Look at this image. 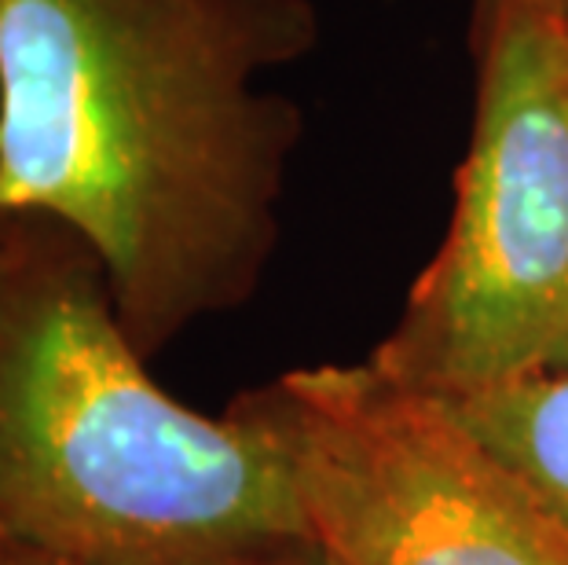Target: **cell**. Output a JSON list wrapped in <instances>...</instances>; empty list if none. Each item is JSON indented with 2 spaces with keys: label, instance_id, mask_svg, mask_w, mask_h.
Wrapping results in <instances>:
<instances>
[{
  "label": "cell",
  "instance_id": "6",
  "mask_svg": "<svg viewBox=\"0 0 568 565\" xmlns=\"http://www.w3.org/2000/svg\"><path fill=\"white\" fill-rule=\"evenodd\" d=\"M246 565H323V562L308 544H290L283 551H272V555H264L257 562H246Z\"/></svg>",
  "mask_w": 568,
  "mask_h": 565
},
{
  "label": "cell",
  "instance_id": "7",
  "mask_svg": "<svg viewBox=\"0 0 568 565\" xmlns=\"http://www.w3.org/2000/svg\"><path fill=\"white\" fill-rule=\"evenodd\" d=\"M22 224H27V218H0V272H4L11 264V258H16L19 239H22Z\"/></svg>",
  "mask_w": 568,
  "mask_h": 565
},
{
  "label": "cell",
  "instance_id": "10",
  "mask_svg": "<svg viewBox=\"0 0 568 565\" xmlns=\"http://www.w3.org/2000/svg\"><path fill=\"white\" fill-rule=\"evenodd\" d=\"M558 4H561V0H558Z\"/></svg>",
  "mask_w": 568,
  "mask_h": 565
},
{
  "label": "cell",
  "instance_id": "1",
  "mask_svg": "<svg viewBox=\"0 0 568 565\" xmlns=\"http://www.w3.org/2000/svg\"><path fill=\"white\" fill-rule=\"evenodd\" d=\"M312 0H0V218L70 228L143 360L246 305L305 132Z\"/></svg>",
  "mask_w": 568,
  "mask_h": 565
},
{
  "label": "cell",
  "instance_id": "4",
  "mask_svg": "<svg viewBox=\"0 0 568 565\" xmlns=\"http://www.w3.org/2000/svg\"><path fill=\"white\" fill-rule=\"evenodd\" d=\"M323 565H568V536L440 396L364 364L268 390Z\"/></svg>",
  "mask_w": 568,
  "mask_h": 565
},
{
  "label": "cell",
  "instance_id": "2",
  "mask_svg": "<svg viewBox=\"0 0 568 565\" xmlns=\"http://www.w3.org/2000/svg\"><path fill=\"white\" fill-rule=\"evenodd\" d=\"M0 544L67 565H246L308 544L268 390L213 418L151 379L103 264L27 218L0 272Z\"/></svg>",
  "mask_w": 568,
  "mask_h": 565
},
{
  "label": "cell",
  "instance_id": "5",
  "mask_svg": "<svg viewBox=\"0 0 568 565\" xmlns=\"http://www.w3.org/2000/svg\"><path fill=\"white\" fill-rule=\"evenodd\" d=\"M440 401L536 492L568 536V371Z\"/></svg>",
  "mask_w": 568,
  "mask_h": 565
},
{
  "label": "cell",
  "instance_id": "8",
  "mask_svg": "<svg viewBox=\"0 0 568 565\" xmlns=\"http://www.w3.org/2000/svg\"><path fill=\"white\" fill-rule=\"evenodd\" d=\"M0 565H67V562H55V558L33 555V551H22V547H11V544H0Z\"/></svg>",
  "mask_w": 568,
  "mask_h": 565
},
{
  "label": "cell",
  "instance_id": "3",
  "mask_svg": "<svg viewBox=\"0 0 568 565\" xmlns=\"http://www.w3.org/2000/svg\"><path fill=\"white\" fill-rule=\"evenodd\" d=\"M477 107L447 235L371 364L429 396L568 371V30L477 0Z\"/></svg>",
  "mask_w": 568,
  "mask_h": 565
},
{
  "label": "cell",
  "instance_id": "9",
  "mask_svg": "<svg viewBox=\"0 0 568 565\" xmlns=\"http://www.w3.org/2000/svg\"><path fill=\"white\" fill-rule=\"evenodd\" d=\"M561 16H565V30H568V0H561Z\"/></svg>",
  "mask_w": 568,
  "mask_h": 565
}]
</instances>
